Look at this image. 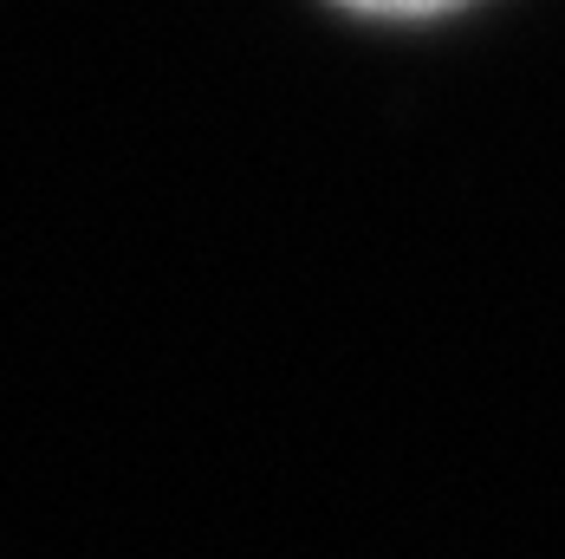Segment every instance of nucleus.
<instances>
[{
    "label": "nucleus",
    "mask_w": 565,
    "mask_h": 559,
    "mask_svg": "<svg viewBox=\"0 0 565 559\" xmlns=\"http://www.w3.org/2000/svg\"><path fill=\"white\" fill-rule=\"evenodd\" d=\"M339 7L384 13V20H423V13H449V7H461V0H339Z\"/></svg>",
    "instance_id": "nucleus-1"
}]
</instances>
